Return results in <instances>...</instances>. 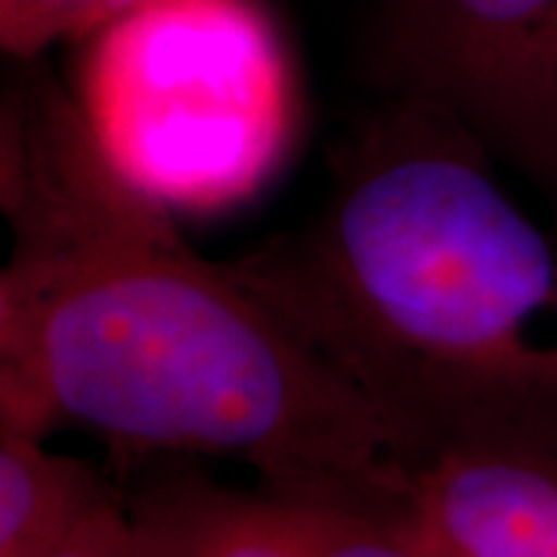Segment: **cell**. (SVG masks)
I'll use <instances>...</instances> for the list:
<instances>
[{"label": "cell", "mask_w": 557, "mask_h": 557, "mask_svg": "<svg viewBox=\"0 0 557 557\" xmlns=\"http://www.w3.org/2000/svg\"><path fill=\"white\" fill-rule=\"evenodd\" d=\"M75 44L78 112L149 199L220 214L276 177L298 84L263 0H139Z\"/></svg>", "instance_id": "cell-3"}, {"label": "cell", "mask_w": 557, "mask_h": 557, "mask_svg": "<svg viewBox=\"0 0 557 557\" xmlns=\"http://www.w3.org/2000/svg\"><path fill=\"white\" fill-rule=\"evenodd\" d=\"M139 0H0L7 60H40L62 40H81Z\"/></svg>", "instance_id": "cell-8"}, {"label": "cell", "mask_w": 557, "mask_h": 557, "mask_svg": "<svg viewBox=\"0 0 557 557\" xmlns=\"http://www.w3.org/2000/svg\"><path fill=\"white\" fill-rule=\"evenodd\" d=\"M57 557H137L124 490L109 498Z\"/></svg>", "instance_id": "cell-9"}, {"label": "cell", "mask_w": 557, "mask_h": 557, "mask_svg": "<svg viewBox=\"0 0 557 557\" xmlns=\"http://www.w3.org/2000/svg\"><path fill=\"white\" fill-rule=\"evenodd\" d=\"M372 62L384 97L458 121L557 223V0H387Z\"/></svg>", "instance_id": "cell-4"}, {"label": "cell", "mask_w": 557, "mask_h": 557, "mask_svg": "<svg viewBox=\"0 0 557 557\" xmlns=\"http://www.w3.org/2000/svg\"><path fill=\"white\" fill-rule=\"evenodd\" d=\"M0 97V424L100 437L119 474L226 458L282 493L412 502L394 440L313 341L102 156L47 60Z\"/></svg>", "instance_id": "cell-1"}, {"label": "cell", "mask_w": 557, "mask_h": 557, "mask_svg": "<svg viewBox=\"0 0 557 557\" xmlns=\"http://www.w3.org/2000/svg\"><path fill=\"white\" fill-rule=\"evenodd\" d=\"M412 490L437 557H557V453L443 458Z\"/></svg>", "instance_id": "cell-6"}, {"label": "cell", "mask_w": 557, "mask_h": 557, "mask_svg": "<svg viewBox=\"0 0 557 557\" xmlns=\"http://www.w3.org/2000/svg\"><path fill=\"white\" fill-rule=\"evenodd\" d=\"M434 106L384 100L307 223L233 260L375 409L416 478L557 453V223Z\"/></svg>", "instance_id": "cell-2"}, {"label": "cell", "mask_w": 557, "mask_h": 557, "mask_svg": "<svg viewBox=\"0 0 557 557\" xmlns=\"http://www.w3.org/2000/svg\"><path fill=\"white\" fill-rule=\"evenodd\" d=\"M137 557H437L412 502L298 496L214 478L199 458L115 474Z\"/></svg>", "instance_id": "cell-5"}, {"label": "cell", "mask_w": 557, "mask_h": 557, "mask_svg": "<svg viewBox=\"0 0 557 557\" xmlns=\"http://www.w3.org/2000/svg\"><path fill=\"white\" fill-rule=\"evenodd\" d=\"M47 440L0 424V557H57L121 490L115 474Z\"/></svg>", "instance_id": "cell-7"}]
</instances>
